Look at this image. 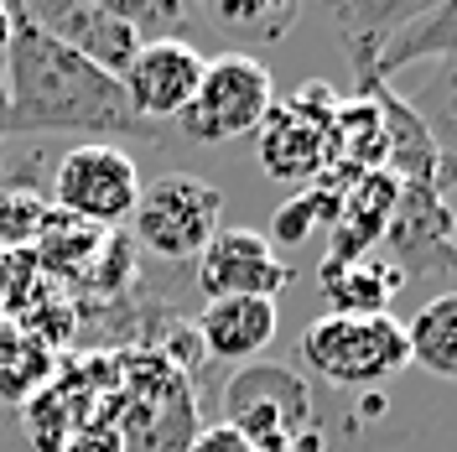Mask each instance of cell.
I'll return each mask as SVG.
<instances>
[{
    "mask_svg": "<svg viewBox=\"0 0 457 452\" xmlns=\"http://www.w3.org/2000/svg\"><path fill=\"white\" fill-rule=\"evenodd\" d=\"M193 265H198V291L208 302H224V297H265V302H276V291L291 286V265L255 229H219Z\"/></svg>",
    "mask_w": 457,
    "mask_h": 452,
    "instance_id": "obj_9",
    "label": "cell"
},
{
    "mask_svg": "<svg viewBox=\"0 0 457 452\" xmlns=\"http://www.w3.org/2000/svg\"><path fill=\"white\" fill-rule=\"evenodd\" d=\"M453 260H457V193H453Z\"/></svg>",
    "mask_w": 457,
    "mask_h": 452,
    "instance_id": "obj_23",
    "label": "cell"
},
{
    "mask_svg": "<svg viewBox=\"0 0 457 452\" xmlns=\"http://www.w3.org/2000/svg\"><path fill=\"white\" fill-rule=\"evenodd\" d=\"M276 105V79L270 68L250 53H219L203 63V79L193 105L182 110V130L193 141H239V136H255L260 120Z\"/></svg>",
    "mask_w": 457,
    "mask_h": 452,
    "instance_id": "obj_5",
    "label": "cell"
},
{
    "mask_svg": "<svg viewBox=\"0 0 457 452\" xmlns=\"http://www.w3.org/2000/svg\"><path fill=\"white\" fill-rule=\"evenodd\" d=\"M203 16L239 42H281L296 27L302 5L296 0H281V5L276 0H213V5H203Z\"/></svg>",
    "mask_w": 457,
    "mask_h": 452,
    "instance_id": "obj_17",
    "label": "cell"
},
{
    "mask_svg": "<svg viewBox=\"0 0 457 452\" xmlns=\"http://www.w3.org/2000/svg\"><path fill=\"white\" fill-rule=\"evenodd\" d=\"M11 47V5H0V57Z\"/></svg>",
    "mask_w": 457,
    "mask_h": 452,
    "instance_id": "obj_22",
    "label": "cell"
},
{
    "mask_svg": "<svg viewBox=\"0 0 457 452\" xmlns=\"http://www.w3.org/2000/svg\"><path fill=\"white\" fill-rule=\"evenodd\" d=\"M260 172L276 182H317L338 162V99L328 84H307L296 99L270 105L255 130Z\"/></svg>",
    "mask_w": 457,
    "mask_h": 452,
    "instance_id": "obj_3",
    "label": "cell"
},
{
    "mask_svg": "<svg viewBox=\"0 0 457 452\" xmlns=\"http://www.w3.org/2000/svg\"><path fill=\"white\" fill-rule=\"evenodd\" d=\"M120 452H187L198 437V406L187 390V374L167 359H141L125 374V406H120Z\"/></svg>",
    "mask_w": 457,
    "mask_h": 452,
    "instance_id": "obj_6",
    "label": "cell"
},
{
    "mask_svg": "<svg viewBox=\"0 0 457 452\" xmlns=\"http://www.w3.org/2000/svg\"><path fill=\"white\" fill-rule=\"evenodd\" d=\"M302 364L328 390H374L411 364L405 322H395L390 312L374 317L328 312L302 333Z\"/></svg>",
    "mask_w": 457,
    "mask_h": 452,
    "instance_id": "obj_2",
    "label": "cell"
},
{
    "mask_svg": "<svg viewBox=\"0 0 457 452\" xmlns=\"http://www.w3.org/2000/svg\"><path fill=\"white\" fill-rule=\"evenodd\" d=\"M390 245L400 255V276H431V271H453V203L436 188L421 182H400L395 213H390Z\"/></svg>",
    "mask_w": 457,
    "mask_h": 452,
    "instance_id": "obj_11",
    "label": "cell"
},
{
    "mask_svg": "<svg viewBox=\"0 0 457 452\" xmlns=\"http://www.w3.org/2000/svg\"><path fill=\"white\" fill-rule=\"evenodd\" d=\"M411 63H457V0L421 5L405 27L390 37V47L379 57V84H390Z\"/></svg>",
    "mask_w": 457,
    "mask_h": 452,
    "instance_id": "obj_14",
    "label": "cell"
},
{
    "mask_svg": "<svg viewBox=\"0 0 457 452\" xmlns=\"http://www.w3.org/2000/svg\"><path fill=\"white\" fill-rule=\"evenodd\" d=\"M405 343H411V364L457 385V291L431 297L427 307L405 322Z\"/></svg>",
    "mask_w": 457,
    "mask_h": 452,
    "instance_id": "obj_16",
    "label": "cell"
},
{
    "mask_svg": "<svg viewBox=\"0 0 457 452\" xmlns=\"http://www.w3.org/2000/svg\"><path fill=\"white\" fill-rule=\"evenodd\" d=\"M203 63H208V57H203L193 42H145L141 53H136V63L120 73L125 105H130L136 120H145V125L182 120V110H187L193 94H198Z\"/></svg>",
    "mask_w": 457,
    "mask_h": 452,
    "instance_id": "obj_10",
    "label": "cell"
},
{
    "mask_svg": "<svg viewBox=\"0 0 457 452\" xmlns=\"http://www.w3.org/2000/svg\"><path fill=\"white\" fill-rule=\"evenodd\" d=\"M62 452H120V437L114 431H84V437H73Z\"/></svg>",
    "mask_w": 457,
    "mask_h": 452,
    "instance_id": "obj_20",
    "label": "cell"
},
{
    "mask_svg": "<svg viewBox=\"0 0 457 452\" xmlns=\"http://www.w3.org/2000/svg\"><path fill=\"white\" fill-rule=\"evenodd\" d=\"M5 68V105L11 136H88V141H162V125L136 120L125 105L120 79L68 53L42 27H31L21 5H11V47Z\"/></svg>",
    "mask_w": 457,
    "mask_h": 452,
    "instance_id": "obj_1",
    "label": "cell"
},
{
    "mask_svg": "<svg viewBox=\"0 0 457 452\" xmlns=\"http://www.w3.org/2000/svg\"><path fill=\"white\" fill-rule=\"evenodd\" d=\"M21 16L31 27H42L53 42H62L68 53L94 63L99 73H110V79H120L145 47L120 16L104 11V0H31V5H21Z\"/></svg>",
    "mask_w": 457,
    "mask_h": 452,
    "instance_id": "obj_8",
    "label": "cell"
},
{
    "mask_svg": "<svg viewBox=\"0 0 457 452\" xmlns=\"http://www.w3.org/2000/svg\"><path fill=\"white\" fill-rule=\"evenodd\" d=\"M400 276L390 260L379 255H359V260H322V297L333 302V312L348 317H374L390 307V297L400 291Z\"/></svg>",
    "mask_w": 457,
    "mask_h": 452,
    "instance_id": "obj_15",
    "label": "cell"
},
{
    "mask_svg": "<svg viewBox=\"0 0 457 452\" xmlns=\"http://www.w3.org/2000/svg\"><path fill=\"white\" fill-rule=\"evenodd\" d=\"M281 312L265 297H224V302H203L198 312V343L208 359L224 364H250L260 348H270Z\"/></svg>",
    "mask_w": 457,
    "mask_h": 452,
    "instance_id": "obj_12",
    "label": "cell"
},
{
    "mask_svg": "<svg viewBox=\"0 0 457 452\" xmlns=\"http://www.w3.org/2000/svg\"><path fill=\"white\" fill-rule=\"evenodd\" d=\"M219 213H224V193L213 182L193 172H167L151 188H141L130 234L156 260H198L208 239L219 234Z\"/></svg>",
    "mask_w": 457,
    "mask_h": 452,
    "instance_id": "obj_4",
    "label": "cell"
},
{
    "mask_svg": "<svg viewBox=\"0 0 457 452\" xmlns=\"http://www.w3.org/2000/svg\"><path fill=\"white\" fill-rule=\"evenodd\" d=\"M11 136V105H5V68H0V146Z\"/></svg>",
    "mask_w": 457,
    "mask_h": 452,
    "instance_id": "obj_21",
    "label": "cell"
},
{
    "mask_svg": "<svg viewBox=\"0 0 457 452\" xmlns=\"http://www.w3.org/2000/svg\"><path fill=\"white\" fill-rule=\"evenodd\" d=\"M104 11L120 16L141 42H182V31L193 21L182 0H104Z\"/></svg>",
    "mask_w": 457,
    "mask_h": 452,
    "instance_id": "obj_18",
    "label": "cell"
},
{
    "mask_svg": "<svg viewBox=\"0 0 457 452\" xmlns=\"http://www.w3.org/2000/svg\"><path fill=\"white\" fill-rule=\"evenodd\" d=\"M53 193H57V208H62L73 224L114 229L136 213L141 172H136V156H130V151H120V146H110V141H84L57 162Z\"/></svg>",
    "mask_w": 457,
    "mask_h": 452,
    "instance_id": "obj_7",
    "label": "cell"
},
{
    "mask_svg": "<svg viewBox=\"0 0 457 452\" xmlns=\"http://www.w3.org/2000/svg\"><path fill=\"white\" fill-rule=\"evenodd\" d=\"M421 11V0L411 5V0H338V5H328V16H333V27L343 37V53L353 63V73H359V88L379 84V57L390 47V37H395L411 16Z\"/></svg>",
    "mask_w": 457,
    "mask_h": 452,
    "instance_id": "obj_13",
    "label": "cell"
},
{
    "mask_svg": "<svg viewBox=\"0 0 457 452\" xmlns=\"http://www.w3.org/2000/svg\"><path fill=\"white\" fill-rule=\"evenodd\" d=\"M187 452H255V448H250V442H245L228 422H219V426H203Z\"/></svg>",
    "mask_w": 457,
    "mask_h": 452,
    "instance_id": "obj_19",
    "label": "cell"
}]
</instances>
